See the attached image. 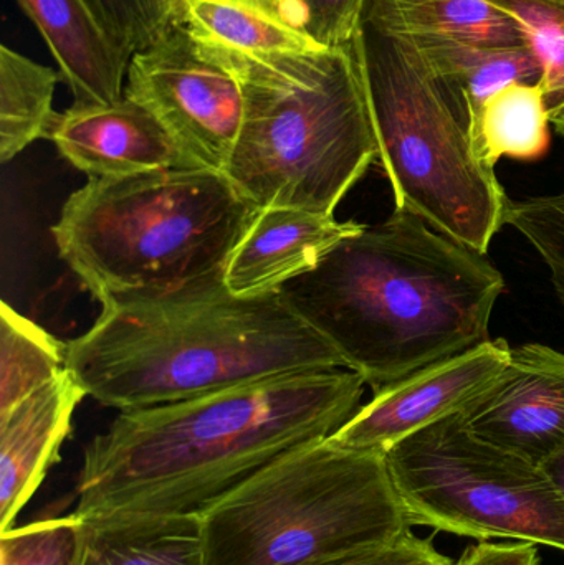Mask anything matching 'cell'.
<instances>
[{
  "label": "cell",
  "mask_w": 564,
  "mask_h": 565,
  "mask_svg": "<svg viewBox=\"0 0 564 565\" xmlns=\"http://www.w3.org/2000/svg\"><path fill=\"white\" fill-rule=\"evenodd\" d=\"M361 228L357 222L301 209H260L225 265V286L238 296L278 291L285 282L313 270Z\"/></svg>",
  "instance_id": "obj_13"
},
{
  "label": "cell",
  "mask_w": 564,
  "mask_h": 565,
  "mask_svg": "<svg viewBox=\"0 0 564 565\" xmlns=\"http://www.w3.org/2000/svg\"><path fill=\"white\" fill-rule=\"evenodd\" d=\"M457 565H540L536 544L523 541H480L464 551Z\"/></svg>",
  "instance_id": "obj_29"
},
{
  "label": "cell",
  "mask_w": 564,
  "mask_h": 565,
  "mask_svg": "<svg viewBox=\"0 0 564 565\" xmlns=\"http://www.w3.org/2000/svg\"><path fill=\"white\" fill-rule=\"evenodd\" d=\"M522 30L543 70L550 115L564 106V0H489Z\"/></svg>",
  "instance_id": "obj_23"
},
{
  "label": "cell",
  "mask_w": 564,
  "mask_h": 565,
  "mask_svg": "<svg viewBox=\"0 0 564 565\" xmlns=\"http://www.w3.org/2000/svg\"><path fill=\"white\" fill-rule=\"evenodd\" d=\"M45 39L73 105H113L125 96L132 56L103 29L86 0H17Z\"/></svg>",
  "instance_id": "obj_15"
},
{
  "label": "cell",
  "mask_w": 564,
  "mask_h": 565,
  "mask_svg": "<svg viewBox=\"0 0 564 565\" xmlns=\"http://www.w3.org/2000/svg\"><path fill=\"white\" fill-rule=\"evenodd\" d=\"M364 385L328 369L119 412L86 445L75 514L202 518L285 455L340 430Z\"/></svg>",
  "instance_id": "obj_1"
},
{
  "label": "cell",
  "mask_w": 564,
  "mask_h": 565,
  "mask_svg": "<svg viewBox=\"0 0 564 565\" xmlns=\"http://www.w3.org/2000/svg\"><path fill=\"white\" fill-rule=\"evenodd\" d=\"M550 121H552L553 128L556 129V132L562 135L564 138V106L555 109V111L550 115Z\"/></svg>",
  "instance_id": "obj_32"
},
{
  "label": "cell",
  "mask_w": 564,
  "mask_h": 565,
  "mask_svg": "<svg viewBox=\"0 0 564 565\" xmlns=\"http://www.w3.org/2000/svg\"><path fill=\"white\" fill-rule=\"evenodd\" d=\"M364 0H291V19L321 49L353 43Z\"/></svg>",
  "instance_id": "obj_27"
},
{
  "label": "cell",
  "mask_w": 564,
  "mask_h": 565,
  "mask_svg": "<svg viewBox=\"0 0 564 565\" xmlns=\"http://www.w3.org/2000/svg\"><path fill=\"white\" fill-rule=\"evenodd\" d=\"M503 289L486 255L394 209L277 292L376 392L487 341Z\"/></svg>",
  "instance_id": "obj_2"
},
{
  "label": "cell",
  "mask_w": 564,
  "mask_h": 565,
  "mask_svg": "<svg viewBox=\"0 0 564 565\" xmlns=\"http://www.w3.org/2000/svg\"><path fill=\"white\" fill-rule=\"evenodd\" d=\"M353 50L397 211L487 255L510 201L477 154L459 103L416 42L366 6Z\"/></svg>",
  "instance_id": "obj_6"
},
{
  "label": "cell",
  "mask_w": 564,
  "mask_h": 565,
  "mask_svg": "<svg viewBox=\"0 0 564 565\" xmlns=\"http://www.w3.org/2000/svg\"><path fill=\"white\" fill-rule=\"evenodd\" d=\"M199 46L251 58L321 49L281 13L255 0H179L175 22Z\"/></svg>",
  "instance_id": "obj_16"
},
{
  "label": "cell",
  "mask_w": 564,
  "mask_h": 565,
  "mask_svg": "<svg viewBox=\"0 0 564 565\" xmlns=\"http://www.w3.org/2000/svg\"><path fill=\"white\" fill-rule=\"evenodd\" d=\"M413 526L564 553V497L540 465L469 430L462 412L384 451Z\"/></svg>",
  "instance_id": "obj_8"
},
{
  "label": "cell",
  "mask_w": 564,
  "mask_h": 565,
  "mask_svg": "<svg viewBox=\"0 0 564 565\" xmlns=\"http://www.w3.org/2000/svg\"><path fill=\"white\" fill-rule=\"evenodd\" d=\"M413 40L462 108L476 151L486 103L513 83H542V65L529 45L490 46L457 40Z\"/></svg>",
  "instance_id": "obj_17"
},
{
  "label": "cell",
  "mask_w": 564,
  "mask_h": 565,
  "mask_svg": "<svg viewBox=\"0 0 564 565\" xmlns=\"http://www.w3.org/2000/svg\"><path fill=\"white\" fill-rule=\"evenodd\" d=\"M364 6L413 39L529 45L515 20L489 0H364Z\"/></svg>",
  "instance_id": "obj_19"
},
{
  "label": "cell",
  "mask_w": 564,
  "mask_h": 565,
  "mask_svg": "<svg viewBox=\"0 0 564 565\" xmlns=\"http://www.w3.org/2000/svg\"><path fill=\"white\" fill-rule=\"evenodd\" d=\"M255 2L264 3V6L270 7V9L277 10L278 13L285 17L288 22H291L290 17H288L287 3L288 0H255ZM297 26V25H295Z\"/></svg>",
  "instance_id": "obj_31"
},
{
  "label": "cell",
  "mask_w": 564,
  "mask_h": 565,
  "mask_svg": "<svg viewBox=\"0 0 564 565\" xmlns=\"http://www.w3.org/2000/svg\"><path fill=\"white\" fill-rule=\"evenodd\" d=\"M85 391L68 371L0 417V533L13 527L46 471L58 461Z\"/></svg>",
  "instance_id": "obj_14"
},
{
  "label": "cell",
  "mask_w": 564,
  "mask_h": 565,
  "mask_svg": "<svg viewBox=\"0 0 564 565\" xmlns=\"http://www.w3.org/2000/svg\"><path fill=\"white\" fill-rule=\"evenodd\" d=\"M46 139L89 179L191 168L161 122L126 95L113 105H73L56 113Z\"/></svg>",
  "instance_id": "obj_12"
},
{
  "label": "cell",
  "mask_w": 564,
  "mask_h": 565,
  "mask_svg": "<svg viewBox=\"0 0 564 565\" xmlns=\"http://www.w3.org/2000/svg\"><path fill=\"white\" fill-rule=\"evenodd\" d=\"M260 209L222 172L158 169L89 179L52 227L60 258L98 299L224 274Z\"/></svg>",
  "instance_id": "obj_5"
},
{
  "label": "cell",
  "mask_w": 564,
  "mask_h": 565,
  "mask_svg": "<svg viewBox=\"0 0 564 565\" xmlns=\"http://www.w3.org/2000/svg\"><path fill=\"white\" fill-rule=\"evenodd\" d=\"M383 451L305 445L202 516L205 565H321L409 533Z\"/></svg>",
  "instance_id": "obj_7"
},
{
  "label": "cell",
  "mask_w": 564,
  "mask_h": 565,
  "mask_svg": "<svg viewBox=\"0 0 564 565\" xmlns=\"http://www.w3.org/2000/svg\"><path fill=\"white\" fill-rule=\"evenodd\" d=\"M550 125L542 83H513L483 106L477 152L492 168L502 158L539 161L549 152Z\"/></svg>",
  "instance_id": "obj_21"
},
{
  "label": "cell",
  "mask_w": 564,
  "mask_h": 565,
  "mask_svg": "<svg viewBox=\"0 0 564 565\" xmlns=\"http://www.w3.org/2000/svg\"><path fill=\"white\" fill-rule=\"evenodd\" d=\"M125 95L161 122L188 166L225 174L244 121V93L181 25L132 55Z\"/></svg>",
  "instance_id": "obj_9"
},
{
  "label": "cell",
  "mask_w": 564,
  "mask_h": 565,
  "mask_svg": "<svg viewBox=\"0 0 564 565\" xmlns=\"http://www.w3.org/2000/svg\"><path fill=\"white\" fill-rule=\"evenodd\" d=\"M79 565H205L202 518L83 520Z\"/></svg>",
  "instance_id": "obj_18"
},
{
  "label": "cell",
  "mask_w": 564,
  "mask_h": 565,
  "mask_svg": "<svg viewBox=\"0 0 564 565\" xmlns=\"http://www.w3.org/2000/svg\"><path fill=\"white\" fill-rule=\"evenodd\" d=\"M83 520L75 513L0 533V565H79Z\"/></svg>",
  "instance_id": "obj_24"
},
{
  "label": "cell",
  "mask_w": 564,
  "mask_h": 565,
  "mask_svg": "<svg viewBox=\"0 0 564 565\" xmlns=\"http://www.w3.org/2000/svg\"><path fill=\"white\" fill-rule=\"evenodd\" d=\"M321 565H457V563L439 553L433 541L417 537L413 531H409L406 536L386 546Z\"/></svg>",
  "instance_id": "obj_28"
},
{
  "label": "cell",
  "mask_w": 564,
  "mask_h": 565,
  "mask_svg": "<svg viewBox=\"0 0 564 565\" xmlns=\"http://www.w3.org/2000/svg\"><path fill=\"white\" fill-rule=\"evenodd\" d=\"M506 222L545 262L553 289L564 306V192L510 201Z\"/></svg>",
  "instance_id": "obj_25"
},
{
  "label": "cell",
  "mask_w": 564,
  "mask_h": 565,
  "mask_svg": "<svg viewBox=\"0 0 564 565\" xmlns=\"http://www.w3.org/2000/svg\"><path fill=\"white\" fill-rule=\"evenodd\" d=\"M103 29L129 53L158 42L174 25L179 0H86Z\"/></svg>",
  "instance_id": "obj_26"
},
{
  "label": "cell",
  "mask_w": 564,
  "mask_h": 565,
  "mask_svg": "<svg viewBox=\"0 0 564 565\" xmlns=\"http://www.w3.org/2000/svg\"><path fill=\"white\" fill-rule=\"evenodd\" d=\"M462 417L482 440L542 465L564 448V352L512 348L502 374Z\"/></svg>",
  "instance_id": "obj_11"
},
{
  "label": "cell",
  "mask_w": 564,
  "mask_h": 565,
  "mask_svg": "<svg viewBox=\"0 0 564 565\" xmlns=\"http://www.w3.org/2000/svg\"><path fill=\"white\" fill-rule=\"evenodd\" d=\"M58 73L22 53L0 46V161H12L36 139L49 136L55 119Z\"/></svg>",
  "instance_id": "obj_20"
},
{
  "label": "cell",
  "mask_w": 564,
  "mask_h": 565,
  "mask_svg": "<svg viewBox=\"0 0 564 565\" xmlns=\"http://www.w3.org/2000/svg\"><path fill=\"white\" fill-rule=\"evenodd\" d=\"M199 49L244 93V121L225 169L235 189L258 209L334 215L377 158L353 43L272 58Z\"/></svg>",
  "instance_id": "obj_4"
},
{
  "label": "cell",
  "mask_w": 564,
  "mask_h": 565,
  "mask_svg": "<svg viewBox=\"0 0 564 565\" xmlns=\"http://www.w3.org/2000/svg\"><path fill=\"white\" fill-rule=\"evenodd\" d=\"M65 369V342L3 301L0 306V417Z\"/></svg>",
  "instance_id": "obj_22"
},
{
  "label": "cell",
  "mask_w": 564,
  "mask_h": 565,
  "mask_svg": "<svg viewBox=\"0 0 564 565\" xmlns=\"http://www.w3.org/2000/svg\"><path fill=\"white\" fill-rule=\"evenodd\" d=\"M510 355L512 348L506 339H487L419 369L374 392L330 440L353 450L384 454L421 428L466 411L502 374Z\"/></svg>",
  "instance_id": "obj_10"
},
{
  "label": "cell",
  "mask_w": 564,
  "mask_h": 565,
  "mask_svg": "<svg viewBox=\"0 0 564 565\" xmlns=\"http://www.w3.org/2000/svg\"><path fill=\"white\" fill-rule=\"evenodd\" d=\"M540 467H542L546 477L553 481V484L558 488L560 493L564 497V448L556 451L552 457L546 458Z\"/></svg>",
  "instance_id": "obj_30"
},
{
  "label": "cell",
  "mask_w": 564,
  "mask_h": 565,
  "mask_svg": "<svg viewBox=\"0 0 564 565\" xmlns=\"http://www.w3.org/2000/svg\"><path fill=\"white\" fill-rule=\"evenodd\" d=\"M287 9H288V17H290L291 22H294V19H291V0H288ZM294 25H295V22H294Z\"/></svg>",
  "instance_id": "obj_33"
},
{
  "label": "cell",
  "mask_w": 564,
  "mask_h": 565,
  "mask_svg": "<svg viewBox=\"0 0 564 565\" xmlns=\"http://www.w3.org/2000/svg\"><path fill=\"white\" fill-rule=\"evenodd\" d=\"M102 306L95 324L66 342V371L86 395L119 412L344 367L277 291L238 296L224 274Z\"/></svg>",
  "instance_id": "obj_3"
}]
</instances>
